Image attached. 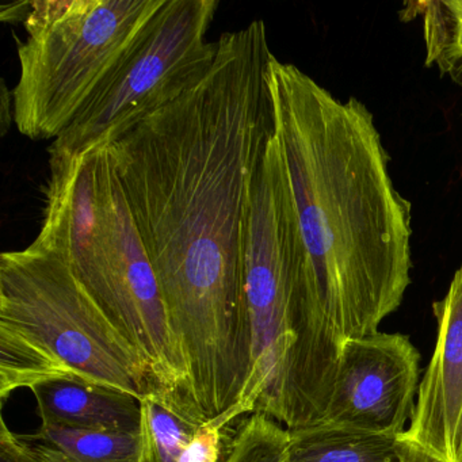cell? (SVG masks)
<instances>
[{
  "label": "cell",
  "instance_id": "obj_16",
  "mask_svg": "<svg viewBox=\"0 0 462 462\" xmlns=\"http://www.w3.org/2000/svg\"><path fill=\"white\" fill-rule=\"evenodd\" d=\"M0 462H32V442L9 429L0 419Z\"/></svg>",
  "mask_w": 462,
  "mask_h": 462
},
{
  "label": "cell",
  "instance_id": "obj_10",
  "mask_svg": "<svg viewBox=\"0 0 462 462\" xmlns=\"http://www.w3.org/2000/svg\"><path fill=\"white\" fill-rule=\"evenodd\" d=\"M289 462H439L402 434L319 423L289 430Z\"/></svg>",
  "mask_w": 462,
  "mask_h": 462
},
{
  "label": "cell",
  "instance_id": "obj_19",
  "mask_svg": "<svg viewBox=\"0 0 462 462\" xmlns=\"http://www.w3.org/2000/svg\"><path fill=\"white\" fill-rule=\"evenodd\" d=\"M140 462H153L152 454H151V450L150 448H148V443L147 440H145L144 435H143V454Z\"/></svg>",
  "mask_w": 462,
  "mask_h": 462
},
{
  "label": "cell",
  "instance_id": "obj_15",
  "mask_svg": "<svg viewBox=\"0 0 462 462\" xmlns=\"http://www.w3.org/2000/svg\"><path fill=\"white\" fill-rule=\"evenodd\" d=\"M247 415L251 413L237 402L220 415L199 424L183 450L180 462H226L237 423Z\"/></svg>",
  "mask_w": 462,
  "mask_h": 462
},
{
  "label": "cell",
  "instance_id": "obj_7",
  "mask_svg": "<svg viewBox=\"0 0 462 462\" xmlns=\"http://www.w3.org/2000/svg\"><path fill=\"white\" fill-rule=\"evenodd\" d=\"M420 354L407 335L375 332L346 340L320 421L402 434L415 411Z\"/></svg>",
  "mask_w": 462,
  "mask_h": 462
},
{
  "label": "cell",
  "instance_id": "obj_6",
  "mask_svg": "<svg viewBox=\"0 0 462 462\" xmlns=\"http://www.w3.org/2000/svg\"><path fill=\"white\" fill-rule=\"evenodd\" d=\"M277 137L270 139L251 182L243 240V289L251 328V367L237 402L282 424L283 394L294 347L289 274L277 201Z\"/></svg>",
  "mask_w": 462,
  "mask_h": 462
},
{
  "label": "cell",
  "instance_id": "obj_14",
  "mask_svg": "<svg viewBox=\"0 0 462 462\" xmlns=\"http://www.w3.org/2000/svg\"><path fill=\"white\" fill-rule=\"evenodd\" d=\"M289 430L266 413L240 419L226 462H289Z\"/></svg>",
  "mask_w": 462,
  "mask_h": 462
},
{
  "label": "cell",
  "instance_id": "obj_18",
  "mask_svg": "<svg viewBox=\"0 0 462 462\" xmlns=\"http://www.w3.org/2000/svg\"><path fill=\"white\" fill-rule=\"evenodd\" d=\"M31 2H18V4L6 5L0 9V17L4 21H25Z\"/></svg>",
  "mask_w": 462,
  "mask_h": 462
},
{
  "label": "cell",
  "instance_id": "obj_4",
  "mask_svg": "<svg viewBox=\"0 0 462 462\" xmlns=\"http://www.w3.org/2000/svg\"><path fill=\"white\" fill-rule=\"evenodd\" d=\"M164 0H40L18 44L14 123L53 140L74 123Z\"/></svg>",
  "mask_w": 462,
  "mask_h": 462
},
{
  "label": "cell",
  "instance_id": "obj_1",
  "mask_svg": "<svg viewBox=\"0 0 462 462\" xmlns=\"http://www.w3.org/2000/svg\"><path fill=\"white\" fill-rule=\"evenodd\" d=\"M217 42L194 88L107 148L205 420L236 404L250 373L245 210L275 134L263 21Z\"/></svg>",
  "mask_w": 462,
  "mask_h": 462
},
{
  "label": "cell",
  "instance_id": "obj_13",
  "mask_svg": "<svg viewBox=\"0 0 462 462\" xmlns=\"http://www.w3.org/2000/svg\"><path fill=\"white\" fill-rule=\"evenodd\" d=\"M142 432L153 462H180L183 450L199 424L155 397L142 400Z\"/></svg>",
  "mask_w": 462,
  "mask_h": 462
},
{
  "label": "cell",
  "instance_id": "obj_3",
  "mask_svg": "<svg viewBox=\"0 0 462 462\" xmlns=\"http://www.w3.org/2000/svg\"><path fill=\"white\" fill-rule=\"evenodd\" d=\"M60 378L156 397L140 354L69 264L32 243L0 256V400Z\"/></svg>",
  "mask_w": 462,
  "mask_h": 462
},
{
  "label": "cell",
  "instance_id": "obj_17",
  "mask_svg": "<svg viewBox=\"0 0 462 462\" xmlns=\"http://www.w3.org/2000/svg\"><path fill=\"white\" fill-rule=\"evenodd\" d=\"M29 440V439H28ZM32 442V440H31ZM32 462H69L60 451L44 443L32 442Z\"/></svg>",
  "mask_w": 462,
  "mask_h": 462
},
{
  "label": "cell",
  "instance_id": "obj_12",
  "mask_svg": "<svg viewBox=\"0 0 462 462\" xmlns=\"http://www.w3.org/2000/svg\"><path fill=\"white\" fill-rule=\"evenodd\" d=\"M25 438L56 448L69 462H140L143 454L142 430L123 432L40 426L36 434Z\"/></svg>",
  "mask_w": 462,
  "mask_h": 462
},
{
  "label": "cell",
  "instance_id": "obj_5",
  "mask_svg": "<svg viewBox=\"0 0 462 462\" xmlns=\"http://www.w3.org/2000/svg\"><path fill=\"white\" fill-rule=\"evenodd\" d=\"M216 0H164L74 123L50 145V167L107 150L145 117L208 74L218 42H207Z\"/></svg>",
  "mask_w": 462,
  "mask_h": 462
},
{
  "label": "cell",
  "instance_id": "obj_8",
  "mask_svg": "<svg viewBox=\"0 0 462 462\" xmlns=\"http://www.w3.org/2000/svg\"><path fill=\"white\" fill-rule=\"evenodd\" d=\"M432 313L437 342L402 435L439 462H462V267Z\"/></svg>",
  "mask_w": 462,
  "mask_h": 462
},
{
  "label": "cell",
  "instance_id": "obj_9",
  "mask_svg": "<svg viewBox=\"0 0 462 462\" xmlns=\"http://www.w3.org/2000/svg\"><path fill=\"white\" fill-rule=\"evenodd\" d=\"M42 426L139 432L142 402L132 394L78 378L48 381L31 389Z\"/></svg>",
  "mask_w": 462,
  "mask_h": 462
},
{
  "label": "cell",
  "instance_id": "obj_2",
  "mask_svg": "<svg viewBox=\"0 0 462 462\" xmlns=\"http://www.w3.org/2000/svg\"><path fill=\"white\" fill-rule=\"evenodd\" d=\"M294 224L315 282L312 342L294 393L323 419L343 343L378 332L411 283L412 208L393 185L374 116L273 56L267 72Z\"/></svg>",
  "mask_w": 462,
  "mask_h": 462
},
{
  "label": "cell",
  "instance_id": "obj_11",
  "mask_svg": "<svg viewBox=\"0 0 462 462\" xmlns=\"http://www.w3.org/2000/svg\"><path fill=\"white\" fill-rule=\"evenodd\" d=\"M405 20L423 21L426 66L437 67L462 88V0H429L405 4Z\"/></svg>",
  "mask_w": 462,
  "mask_h": 462
}]
</instances>
